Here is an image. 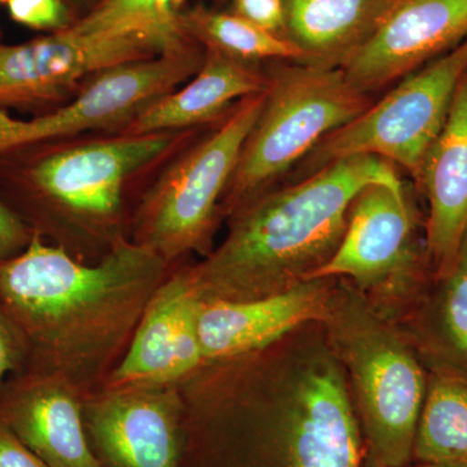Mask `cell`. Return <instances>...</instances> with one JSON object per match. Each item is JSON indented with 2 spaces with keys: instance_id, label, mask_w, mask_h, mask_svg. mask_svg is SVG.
I'll use <instances>...</instances> for the list:
<instances>
[{
  "instance_id": "1",
  "label": "cell",
  "mask_w": 467,
  "mask_h": 467,
  "mask_svg": "<svg viewBox=\"0 0 467 467\" xmlns=\"http://www.w3.org/2000/svg\"><path fill=\"white\" fill-rule=\"evenodd\" d=\"M373 183L402 186L387 160H339L234 212L225 241L189 270L207 301L259 299L308 281L339 247L350 205Z\"/></svg>"
},
{
  "instance_id": "2",
  "label": "cell",
  "mask_w": 467,
  "mask_h": 467,
  "mask_svg": "<svg viewBox=\"0 0 467 467\" xmlns=\"http://www.w3.org/2000/svg\"><path fill=\"white\" fill-rule=\"evenodd\" d=\"M165 261L140 243H119L85 265L34 233L26 248L0 259V308L36 368L85 348L150 299Z\"/></svg>"
},
{
  "instance_id": "3",
  "label": "cell",
  "mask_w": 467,
  "mask_h": 467,
  "mask_svg": "<svg viewBox=\"0 0 467 467\" xmlns=\"http://www.w3.org/2000/svg\"><path fill=\"white\" fill-rule=\"evenodd\" d=\"M322 324L346 373L367 467L407 466L429 383L416 353L346 279L334 278Z\"/></svg>"
},
{
  "instance_id": "4",
  "label": "cell",
  "mask_w": 467,
  "mask_h": 467,
  "mask_svg": "<svg viewBox=\"0 0 467 467\" xmlns=\"http://www.w3.org/2000/svg\"><path fill=\"white\" fill-rule=\"evenodd\" d=\"M183 135H119L75 147L32 144L0 152V198L24 223L63 209L88 217L119 211L126 181L171 152Z\"/></svg>"
},
{
  "instance_id": "5",
  "label": "cell",
  "mask_w": 467,
  "mask_h": 467,
  "mask_svg": "<svg viewBox=\"0 0 467 467\" xmlns=\"http://www.w3.org/2000/svg\"><path fill=\"white\" fill-rule=\"evenodd\" d=\"M374 103L340 67L292 63L270 75L265 103L239 156L223 201L235 212L270 186L328 134Z\"/></svg>"
},
{
  "instance_id": "6",
  "label": "cell",
  "mask_w": 467,
  "mask_h": 467,
  "mask_svg": "<svg viewBox=\"0 0 467 467\" xmlns=\"http://www.w3.org/2000/svg\"><path fill=\"white\" fill-rule=\"evenodd\" d=\"M467 75V38L402 78L349 124L325 137L299 164L295 180L353 156L370 155L407 169L420 181L429 150L444 128Z\"/></svg>"
},
{
  "instance_id": "7",
  "label": "cell",
  "mask_w": 467,
  "mask_h": 467,
  "mask_svg": "<svg viewBox=\"0 0 467 467\" xmlns=\"http://www.w3.org/2000/svg\"><path fill=\"white\" fill-rule=\"evenodd\" d=\"M265 97L266 91L239 101L213 133L165 171L140 208L137 243L165 263L207 244L218 205Z\"/></svg>"
},
{
  "instance_id": "8",
  "label": "cell",
  "mask_w": 467,
  "mask_h": 467,
  "mask_svg": "<svg viewBox=\"0 0 467 467\" xmlns=\"http://www.w3.org/2000/svg\"><path fill=\"white\" fill-rule=\"evenodd\" d=\"M204 57L205 48L192 41L180 50L103 70L70 103L43 115L17 119L0 112V152L58 143L88 130L125 128L153 100L195 76Z\"/></svg>"
},
{
  "instance_id": "9",
  "label": "cell",
  "mask_w": 467,
  "mask_h": 467,
  "mask_svg": "<svg viewBox=\"0 0 467 467\" xmlns=\"http://www.w3.org/2000/svg\"><path fill=\"white\" fill-rule=\"evenodd\" d=\"M165 54L143 33L81 34L72 27L20 45H0V112L57 109L79 81L109 67Z\"/></svg>"
},
{
  "instance_id": "10",
  "label": "cell",
  "mask_w": 467,
  "mask_h": 467,
  "mask_svg": "<svg viewBox=\"0 0 467 467\" xmlns=\"http://www.w3.org/2000/svg\"><path fill=\"white\" fill-rule=\"evenodd\" d=\"M414 217L404 187L373 183L350 205L333 257L309 279H346L378 310L408 296L416 285Z\"/></svg>"
},
{
  "instance_id": "11",
  "label": "cell",
  "mask_w": 467,
  "mask_h": 467,
  "mask_svg": "<svg viewBox=\"0 0 467 467\" xmlns=\"http://www.w3.org/2000/svg\"><path fill=\"white\" fill-rule=\"evenodd\" d=\"M287 467H362L367 448L342 362L326 327L308 350L288 405Z\"/></svg>"
},
{
  "instance_id": "12",
  "label": "cell",
  "mask_w": 467,
  "mask_h": 467,
  "mask_svg": "<svg viewBox=\"0 0 467 467\" xmlns=\"http://www.w3.org/2000/svg\"><path fill=\"white\" fill-rule=\"evenodd\" d=\"M466 38L467 0H398L370 41L340 69L371 95Z\"/></svg>"
},
{
  "instance_id": "13",
  "label": "cell",
  "mask_w": 467,
  "mask_h": 467,
  "mask_svg": "<svg viewBox=\"0 0 467 467\" xmlns=\"http://www.w3.org/2000/svg\"><path fill=\"white\" fill-rule=\"evenodd\" d=\"M101 467H184V435L178 405L143 387L92 405L85 418Z\"/></svg>"
},
{
  "instance_id": "14",
  "label": "cell",
  "mask_w": 467,
  "mask_h": 467,
  "mask_svg": "<svg viewBox=\"0 0 467 467\" xmlns=\"http://www.w3.org/2000/svg\"><path fill=\"white\" fill-rule=\"evenodd\" d=\"M202 304L189 272L159 285L113 383L124 389L171 383L204 364L199 337Z\"/></svg>"
},
{
  "instance_id": "15",
  "label": "cell",
  "mask_w": 467,
  "mask_h": 467,
  "mask_svg": "<svg viewBox=\"0 0 467 467\" xmlns=\"http://www.w3.org/2000/svg\"><path fill=\"white\" fill-rule=\"evenodd\" d=\"M334 278L303 281L290 290L242 301H202L199 337L204 364L254 355L295 328L322 321Z\"/></svg>"
},
{
  "instance_id": "16",
  "label": "cell",
  "mask_w": 467,
  "mask_h": 467,
  "mask_svg": "<svg viewBox=\"0 0 467 467\" xmlns=\"http://www.w3.org/2000/svg\"><path fill=\"white\" fill-rule=\"evenodd\" d=\"M0 423L47 467H101L78 402L55 377L38 371L0 386Z\"/></svg>"
},
{
  "instance_id": "17",
  "label": "cell",
  "mask_w": 467,
  "mask_h": 467,
  "mask_svg": "<svg viewBox=\"0 0 467 467\" xmlns=\"http://www.w3.org/2000/svg\"><path fill=\"white\" fill-rule=\"evenodd\" d=\"M429 198L427 251L439 278L453 265L467 232V75L420 171Z\"/></svg>"
},
{
  "instance_id": "18",
  "label": "cell",
  "mask_w": 467,
  "mask_h": 467,
  "mask_svg": "<svg viewBox=\"0 0 467 467\" xmlns=\"http://www.w3.org/2000/svg\"><path fill=\"white\" fill-rule=\"evenodd\" d=\"M270 75L259 64L205 50L201 69L182 88L162 95L140 110L124 135L174 133L190 130L226 112L233 103L265 92Z\"/></svg>"
},
{
  "instance_id": "19",
  "label": "cell",
  "mask_w": 467,
  "mask_h": 467,
  "mask_svg": "<svg viewBox=\"0 0 467 467\" xmlns=\"http://www.w3.org/2000/svg\"><path fill=\"white\" fill-rule=\"evenodd\" d=\"M398 0H285V38L300 64L343 67L364 47Z\"/></svg>"
},
{
  "instance_id": "20",
  "label": "cell",
  "mask_w": 467,
  "mask_h": 467,
  "mask_svg": "<svg viewBox=\"0 0 467 467\" xmlns=\"http://www.w3.org/2000/svg\"><path fill=\"white\" fill-rule=\"evenodd\" d=\"M413 457L420 462L467 465V378L435 374L427 383Z\"/></svg>"
},
{
  "instance_id": "21",
  "label": "cell",
  "mask_w": 467,
  "mask_h": 467,
  "mask_svg": "<svg viewBox=\"0 0 467 467\" xmlns=\"http://www.w3.org/2000/svg\"><path fill=\"white\" fill-rule=\"evenodd\" d=\"M180 26L184 36L205 50L218 51L239 60L257 64L263 60L303 61V54L294 43L230 11L204 7L183 9Z\"/></svg>"
},
{
  "instance_id": "22",
  "label": "cell",
  "mask_w": 467,
  "mask_h": 467,
  "mask_svg": "<svg viewBox=\"0 0 467 467\" xmlns=\"http://www.w3.org/2000/svg\"><path fill=\"white\" fill-rule=\"evenodd\" d=\"M183 0H103L90 15L72 26L81 34L143 33L165 52L192 42L180 26Z\"/></svg>"
},
{
  "instance_id": "23",
  "label": "cell",
  "mask_w": 467,
  "mask_h": 467,
  "mask_svg": "<svg viewBox=\"0 0 467 467\" xmlns=\"http://www.w3.org/2000/svg\"><path fill=\"white\" fill-rule=\"evenodd\" d=\"M441 281L439 331L451 358L467 371V232L453 265Z\"/></svg>"
},
{
  "instance_id": "24",
  "label": "cell",
  "mask_w": 467,
  "mask_h": 467,
  "mask_svg": "<svg viewBox=\"0 0 467 467\" xmlns=\"http://www.w3.org/2000/svg\"><path fill=\"white\" fill-rule=\"evenodd\" d=\"M5 5L12 21L39 32H64L77 23L64 0H8Z\"/></svg>"
},
{
  "instance_id": "25",
  "label": "cell",
  "mask_w": 467,
  "mask_h": 467,
  "mask_svg": "<svg viewBox=\"0 0 467 467\" xmlns=\"http://www.w3.org/2000/svg\"><path fill=\"white\" fill-rule=\"evenodd\" d=\"M229 11L266 32L285 38V0H232Z\"/></svg>"
},
{
  "instance_id": "26",
  "label": "cell",
  "mask_w": 467,
  "mask_h": 467,
  "mask_svg": "<svg viewBox=\"0 0 467 467\" xmlns=\"http://www.w3.org/2000/svg\"><path fill=\"white\" fill-rule=\"evenodd\" d=\"M33 234L30 227L0 198V259L23 251Z\"/></svg>"
},
{
  "instance_id": "27",
  "label": "cell",
  "mask_w": 467,
  "mask_h": 467,
  "mask_svg": "<svg viewBox=\"0 0 467 467\" xmlns=\"http://www.w3.org/2000/svg\"><path fill=\"white\" fill-rule=\"evenodd\" d=\"M26 359L23 343L7 316L0 308V386L5 374L20 368Z\"/></svg>"
},
{
  "instance_id": "28",
  "label": "cell",
  "mask_w": 467,
  "mask_h": 467,
  "mask_svg": "<svg viewBox=\"0 0 467 467\" xmlns=\"http://www.w3.org/2000/svg\"><path fill=\"white\" fill-rule=\"evenodd\" d=\"M0 467H47L11 430L0 423Z\"/></svg>"
},
{
  "instance_id": "29",
  "label": "cell",
  "mask_w": 467,
  "mask_h": 467,
  "mask_svg": "<svg viewBox=\"0 0 467 467\" xmlns=\"http://www.w3.org/2000/svg\"><path fill=\"white\" fill-rule=\"evenodd\" d=\"M72 14L75 15L77 23L90 15L103 0H64Z\"/></svg>"
},
{
  "instance_id": "30",
  "label": "cell",
  "mask_w": 467,
  "mask_h": 467,
  "mask_svg": "<svg viewBox=\"0 0 467 467\" xmlns=\"http://www.w3.org/2000/svg\"><path fill=\"white\" fill-rule=\"evenodd\" d=\"M402 467H467L462 463H448V462H420L416 466H402Z\"/></svg>"
},
{
  "instance_id": "31",
  "label": "cell",
  "mask_w": 467,
  "mask_h": 467,
  "mask_svg": "<svg viewBox=\"0 0 467 467\" xmlns=\"http://www.w3.org/2000/svg\"><path fill=\"white\" fill-rule=\"evenodd\" d=\"M0 45H2V30H0Z\"/></svg>"
},
{
  "instance_id": "32",
  "label": "cell",
  "mask_w": 467,
  "mask_h": 467,
  "mask_svg": "<svg viewBox=\"0 0 467 467\" xmlns=\"http://www.w3.org/2000/svg\"><path fill=\"white\" fill-rule=\"evenodd\" d=\"M7 2H8V0H0V3H5H5H7Z\"/></svg>"
}]
</instances>
